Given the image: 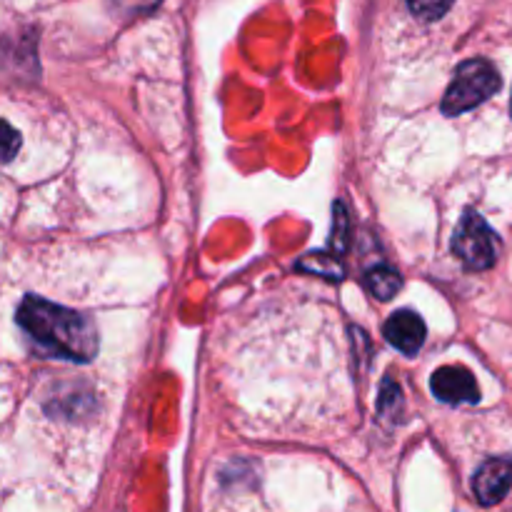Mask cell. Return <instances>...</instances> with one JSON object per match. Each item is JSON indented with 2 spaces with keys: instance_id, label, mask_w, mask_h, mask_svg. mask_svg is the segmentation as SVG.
I'll return each instance as SVG.
<instances>
[{
  "instance_id": "6da1fadb",
  "label": "cell",
  "mask_w": 512,
  "mask_h": 512,
  "mask_svg": "<svg viewBox=\"0 0 512 512\" xmlns=\"http://www.w3.org/2000/svg\"><path fill=\"white\" fill-rule=\"evenodd\" d=\"M18 325L43 353L55 358L90 363L98 353V330L93 320L35 295L20 303Z\"/></svg>"
},
{
  "instance_id": "7a4b0ae2",
  "label": "cell",
  "mask_w": 512,
  "mask_h": 512,
  "mask_svg": "<svg viewBox=\"0 0 512 512\" xmlns=\"http://www.w3.org/2000/svg\"><path fill=\"white\" fill-rule=\"evenodd\" d=\"M500 85H503V80H500L498 68L490 60H465L455 70V78L450 83V88L445 90V98L440 108H443V113L448 118L463 115L468 110L483 105L488 98H493L500 90Z\"/></svg>"
},
{
  "instance_id": "3957f363",
  "label": "cell",
  "mask_w": 512,
  "mask_h": 512,
  "mask_svg": "<svg viewBox=\"0 0 512 512\" xmlns=\"http://www.w3.org/2000/svg\"><path fill=\"white\" fill-rule=\"evenodd\" d=\"M453 253L473 273H483L498 263L500 240L478 210H465L453 235Z\"/></svg>"
},
{
  "instance_id": "277c9868",
  "label": "cell",
  "mask_w": 512,
  "mask_h": 512,
  "mask_svg": "<svg viewBox=\"0 0 512 512\" xmlns=\"http://www.w3.org/2000/svg\"><path fill=\"white\" fill-rule=\"evenodd\" d=\"M430 390L440 403L448 405H475L480 400L478 380L463 365H445V368L435 370L430 378Z\"/></svg>"
},
{
  "instance_id": "5b68a950",
  "label": "cell",
  "mask_w": 512,
  "mask_h": 512,
  "mask_svg": "<svg viewBox=\"0 0 512 512\" xmlns=\"http://www.w3.org/2000/svg\"><path fill=\"white\" fill-rule=\"evenodd\" d=\"M512 490V460L490 458L473 478V493L483 508H493Z\"/></svg>"
},
{
  "instance_id": "8992f818",
  "label": "cell",
  "mask_w": 512,
  "mask_h": 512,
  "mask_svg": "<svg viewBox=\"0 0 512 512\" xmlns=\"http://www.w3.org/2000/svg\"><path fill=\"white\" fill-rule=\"evenodd\" d=\"M383 335L395 350H400L403 355H415L423 348L428 328H425L423 318L418 313H413V310H398V313H393L388 318Z\"/></svg>"
},
{
  "instance_id": "52a82bcc",
  "label": "cell",
  "mask_w": 512,
  "mask_h": 512,
  "mask_svg": "<svg viewBox=\"0 0 512 512\" xmlns=\"http://www.w3.org/2000/svg\"><path fill=\"white\" fill-rule=\"evenodd\" d=\"M365 285H368V290L378 300H390L395 298V293H398L400 288H403V278L398 275V270L388 268V265H378V268L368 270Z\"/></svg>"
},
{
  "instance_id": "ba28073f",
  "label": "cell",
  "mask_w": 512,
  "mask_h": 512,
  "mask_svg": "<svg viewBox=\"0 0 512 512\" xmlns=\"http://www.w3.org/2000/svg\"><path fill=\"white\" fill-rule=\"evenodd\" d=\"M298 268L305 270V273L323 275V278H328V280H340L345 273L343 265L338 263V258H333V255H325V253L305 255V258L298 263Z\"/></svg>"
},
{
  "instance_id": "9c48e42d",
  "label": "cell",
  "mask_w": 512,
  "mask_h": 512,
  "mask_svg": "<svg viewBox=\"0 0 512 512\" xmlns=\"http://www.w3.org/2000/svg\"><path fill=\"white\" fill-rule=\"evenodd\" d=\"M408 10L415 18L425 20V23H433V20L443 18L450 8H453L455 0H405Z\"/></svg>"
},
{
  "instance_id": "30bf717a",
  "label": "cell",
  "mask_w": 512,
  "mask_h": 512,
  "mask_svg": "<svg viewBox=\"0 0 512 512\" xmlns=\"http://www.w3.org/2000/svg\"><path fill=\"white\" fill-rule=\"evenodd\" d=\"M400 408H403V395H400V388L398 383H393V380H385L383 388H380V403H378V410L380 415H385V418H395V415L400 413Z\"/></svg>"
},
{
  "instance_id": "8fae6325",
  "label": "cell",
  "mask_w": 512,
  "mask_h": 512,
  "mask_svg": "<svg viewBox=\"0 0 512 512\" xmlns=\"http://www.w3.org/2000/svg\"><path fill=\"white\" fill-rule=\"evenodd\" d=\"M20 150V135L10 123L0 118V163H8Z\"/></svg>"
},
{
  "instance_id": "7c38bea8",
  "label": "cell",
  "mask_w": 512,
  "mask_h": 512,
  "mask_svg": "<svg viewBox=\"0 0 512 512\" xmlns=\"http://www.w3.org/2000/svg\"><path fill=\"white\" fill-rule=\"evenodd\" d=\"M160 3H163V0H115V5H118V8L128 15L150 13V10L158 8Z\"/></svg>"
},
{
  "instance_id": "4fadbf2b",
  "label": "cell",
  "mask_w": 512,
  "mask_h": 512,
  "mask_svg": "<svg viewBox=\"0 0 512 512\" xmlns=\"http://www.w3.org/2000/svg\"><path fill=\"white\" fill-rule=\"evenodd\" d=\"M510 115H512V100H510Z\"/></svg>"
}]
</instances>
